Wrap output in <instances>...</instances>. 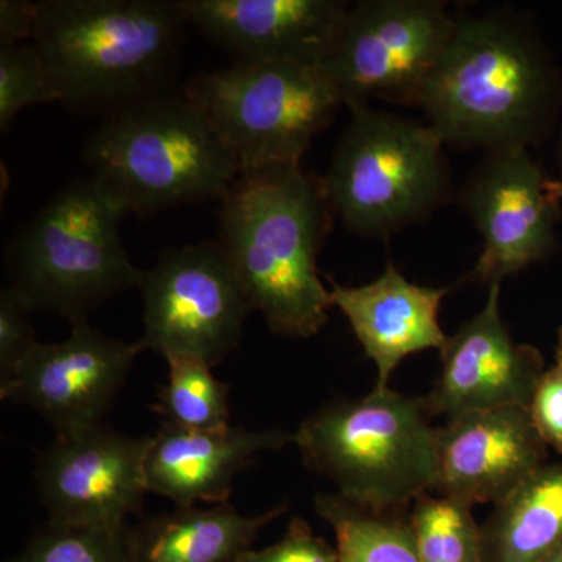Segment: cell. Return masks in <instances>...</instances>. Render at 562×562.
Here are the masks:
<instances>
[{"mask_svg": "<svg viewBox=\"0 0 562 562\" xmlns=\"http://www.w3.org/2000/svg\"><path fill=\"white\" fill-rule=\"evenodd\" d=\"M331 220L322 180L301 165L241 171L221 201L217 241L276 335L312 338L327 324L317 257Z\"/></svg>", "mask_w": 562, "mask_h": 562, "instance_id": "1", "label": "cell"}, {"mask_svg": "<svg viewBox=\"0 0 562 562\" xmlns=\"http://www.w3.org/2000/svg\"><path fill=\"white\" fill-rule=\"evenodd\" d=\"M188 25L180 0H43L32 43L61 103L109 117L177 91Z\"/></svg>", "mask_w": 562, "mask_h": 562, "instance_id": "2", "label": "cell"}, {"mask_svg": "<svg viewBox=\"0 0 562 562\" xmlns=\"http://www.w3.org/2000/svg\"><path fill=\"white\" fill-rule=\"evenodd\" d=\"M560 99L541 44L506 14L464 16L419 95L443 144L490 151L527 149Z\"/></svg>", "mask_w": 562, "mask_h": 562, "instance_id": "3", "label": "cell"}, {"mask_svg": "<svg viewBox=\"0 0 562 562\" xmlns=\"http://www.w3.org/2000/svg\"><path fill=\"white\" fill-rule=\"evenodd\" d=\"M83 162L125 213L222 201L241 173L238 158L183 88L105 117Z\"/></svg>", "mask_w": 562, "mask_h": 562, "instance_id": "4", "label": "cell"}, {"mask_svg": "<svg viewBox=\"0 0 562 562\" xmlns=\"http://www.w3.org/2000/svg\"><path fill=\"white\" fill-rule=\"evenodd\" d=\"M424 397L387 387L322 406L292 442L336 494L376 513H402L438 479V428Z\"/></svg>", "mask_w": 562, "mask_h": 562, "instance_id": "5", "label": "cell"}, {"mask_svg": "<svg viewBox=\"0 0 562 562\" xmlns=\"http://www.w3.org/2000/svg\"><path fill=\"white\" fill-rule=\"evenodd\" d=\"M125 211L92 177L70 181L14 233L7 247L10 286L35 312L88 321L95 308L139 288L143 272L121 238Z\"/></svg>", "mask_w": 562, "mask_h": 562, "instance_id": "6", "label": "cell"}, {"mask_svg": "<svg viewBox=\"0 0 562 562\" xmlns=\"http://www.w3.org/2000/svg\"><path fill=\"white\" fill-rule=\"evenodd\" d=\"M346 106L349 125L321 179L333 214L362 236L391 235L427 216L449 188L441 136L368 103Z\"/></svg>", "mask_w": 562, "mask_h": 562, "instance_id": "7", "label": "cell"}, {"mask_svg": "<svg viewBox=\"0 0 562 562\" xmlns=\"http://www.w3.org/2000/svg\"><path fill=\"white\" fill-rule=\"evenodd\" d=\"M183 92L238 158L241 171L301 165L344 105L322 65L260 63L201 74Z\"/></svg>", "mask_w": 562, "mask_h": 562, "instance_id": "8", "label": "cell"}, {"mask_svg": "<svg viewBox=\"0 0 562 562\" xmlns=\"http://www.w3.org/2000/svg\"><path fill=\"white\" fill-rule=\"evenodd\" d=\"M139 346L166 361L191 357L211 368L241 346L251 310L220 241L162 251L143 272Z\"/></svg>", "mask_w": 562, "mask_h": 562, "instance_id": "9", "label": "cell"}, {"mask_svg": "<svg viewBox=\"0 0 562 562\" xmlns=\"http://www.w3.org/2000/svg\"><path fill=\"white\" fill-rule=\"evenodd\" d=\"M454 22L436 0H361L350 7L322 68L341 91L344 105L369 99L416 105Z\"/></svg>", "mask_w": 562, "mask_h": 562, "instance_id": "10", "label": "cell"}, {"mask_svg": "<svg viewBox=\"0 0 562 562\" xmlns=\"http://www.w3.org/2000/svg\"><path fill=\"white\" fill-rule=\"evenodd\" d=\"M151 436L122 435L105 422L58 432L41 454L35 482L54 525L128 527L149 494L146 460Z\"/></svg>", "mask_w": 562, "mask_h": 562, "instance_id": "11", "label": "cell"}, {"mask_svg": "<svg viewBox=\"0 0 562 562\" xmlns=\"http://www.w3.org/2000/svg\"><path fill=\"white\" fill-rule=\"evenodd\" d=\"M140 351L139 342L111 338L88 321L74 322L68 338L33 347L0 386V398L29 406L57 435L102 424Z\"/></svg>", "mask_w": 562, "mask_h": 562, "instance_id": "12", "label": "cell"}, {"mask_svg": "<svg viewBox=\"0 0 562 562\" xmlns=\"http://www.w3.org/2000/svg\"><path fill=\"white\" fill-rule=\"evenodd\" d=\"M527 149L490 151L472 176L462 205L482 233L483 251L472 272L482 283H502L554 249L560 205Z\"/></svg>", "mask_w": 562, "mask_h": 562, "instance_id": "13", "label": "cell"}, {"mask_svg": "<svg viewBox=\"0 0 562 562\" xmlns=\"http://www.w3.org/2000/svg\"><path fill=\"white\" fill-rule=\"evenodd\" d=\"M188 24L235 65H324L350 7L338 0H180Z\"/></svg>", "mask_w": 562, "mask_h": 562, "instance_id": "14", "label": "cell"}, {"mask_svg": "<svg viewBox=\"0 0 562 562\" xmlns=\"http://www.w3.org/2000/svg\"><path fill=\"white\" fill-rule=\"evenodd\" d=\"M502 283L490 286L482 312L461 325L441 351L442 371L424 397L430 416L447 420L503 406H525L546 372L541 351L517 344L501 314Z\"/></svg>", "mask_w": 562, "mask_h": 562, "instance_id": "15", "label": "cell"}, {"mask_svg": "<svg viewBox=\"0 0 562 562\" xmlns=\"http://www.w3.org/2000/svg\"><path fill=\"white\" fill-rule=\"evenodd\" d=\"M547 449L525 406L462 414L438 428L435 491L465 503H501L547 464Z\"/></svg>", "mask_w": 562, "mask_h": 562, "instance_id": "16", "label": "cell"}, {"mask_svg": "<svg viewBox=\"0 0 562 562\" xmlns=\"http://www.w3.org/2000/svg\"><path fill=\"white\" fill-rule=\"evenodd\" d=\"M447 288H427L405 279L395 266L357 288L333 283L331 305L349 321L362 350L376 368V386L390 379L409 355L442 351L449 336L439 325V308Z\"/></svg>", "mask_w": 562, "mask_h": 562, "instance_id": "17", "label": "cell"}, {"mask_svg": "<svg viewBox=\"0 0 562 562\" xmlns=\"http://www.w3.org/2000/svg\"><path fill=\"white\" fill-rule=\"evenodd\" d=\"M291 442L292 435L280 430L187 431L161 425L147 454V490L177 508L228 503L236 475L258 453L279 452Z\"/></svg>", "mask_w": 562, "mask_h": 562, "instance_id": "18", "label": "cell"}, {"mask_svg": "<svg viewBox=\"0 0 562 562\" xmlns=\"http://www.w3.org/2000/svg\"><path fill=\"white\" fill-rule=\"evenodd\" d=\"M286 509L279 505L243 516L231 502L209 508L181 506L128 527V553L132 562H238L262 528Z\"/></svg>", "mask_w": 562, "mask_h": 562, "instance_id": "19", "label": "cell"}, {"mask_svg": "<svg viewBox=\"0 0 562 562\" xmlns=\"http://www.w3.org/2000/svg\"><path fill=\"white\" fill-rule=\"evenodd\" d=\"M483 562H541L562 543V462L543 464L482 527Z\"/></svg>", "mask_w": 562, "mask_h": 562, "instance_id": "20", "label": "cell"}, {"mask_svg": "<svg viewBox=\"0 0 562 562\" xmlns=\"http://www.w3.org/2000/svg\"><path fill=\"white\" fill-rule=\"evenodd\" d=\"M316 513L335 531L341 562H422L408 516L376 513L339 494H319Z\"/></svg>", "mask_w": 562, "mask_h": 562, "instance_id": "21", "label": "cell"}, {"mask_svg": "<svg viewBox=\"0 0 562 562\" xmlns=\"http://www.w3.org/2000/svg\"><path fill=\"white\" fill-rule=\"evenodd\" d=\"M168 380L158 392L155 413L162 425L187 431L227 430L231 386L221 382L205 361L191 357L168 360Z\"/></svg>", "mask_w": 562, "mask_h": 562, "instance_id": "22", "label": "cell"}, {"mask_svg": "<svg viewBox=\"0 0 562 562\" xmlns=\"http://www.w3.org/2000/svg\"><path fill=\"white\" fill-rule=\"evenodd\" d=\"M408 522L422 562H483L482 528L472 506L425 492L414 501Z\"/></svg>", "mask_w": 562, "mask_h": 562, "instance_id": "23", "label": "cell"}, {"mask_svg": "<svg viewBox=\"0 0 562 562\" xmlns=\"http://www.w3.org/2000/svg\"><path fill=\"white\" fill-rule=\"evenodd\" d=\"M127 532L47 522L9 562H132Z\"/></svg>", "mask_w": 562, "mask_h": 562, "instance_id": "24", "label": "cell"}, {"mask_svg": "<svg viewBox=\"0 0 562 562\" xmlns=\"http://www.w3.org/2000/svg\"><path fill=\"white\" fill-rule=\"evenodd\" d=\"M54 102L60 94L35 44L0 47V132H9L21 111Z\"/></svg>", "mask_w": 562, "mask_h": 562, "instance_id": "25", "label": "cell"}, {"mask_svg": "<svg viewBox=\"0 0 562 562\" xmlns=\"http://www.w3.org/2000/svg\"><path fill=\"white\" fill-rule=\"evenodd\" d=\"M31 302L16 288L0 291V386L10 382L36 341Z\"/></svg>", "mask_w": 562, "mask_h": 562, "instance_id": "26", "label": "cell"}, {"mask_svg": "<svg viewBox=\"0 0 562 562\" xmlns=\"http://www.w3.org/2000/svg\"><path fill=\"white\" fill-rule=\"evenodd\" d=\"M238 562H341L336 546L317 536L305 520L294 517L286 535L273 546L243 554Z\"/></svg>", "mask_w": 562, "mask_h": 562, "instance_id": "27", "label": "cell"}, {"mask_svg": "<svg viewBox=\"0 0 562 562\" xmlns=\"http://www.w3.org/2000/svg\"><path fill=\"white\" fill-rule=\"evenodd\" d=\"M528 412L543 443L562 454V373L554 366L536 384Z\"/></svg>", "mask_w": 562, "mask_h": 562, "instance_id": "28", "label": "cell"}, {"mask_svg": "<svg viewBox=\"0 0 562 562\" xmlns=\"http://www.w3.org/2000/svg\"><path fill=\"white\" fill-rule=\"evenodd\" d=\"M38 2L2 0L0 2V47L24 44L33 38Z\"/></svg>", "mask_w": 562, "mask_h": 562, "instance_id": "29", "label": "cell"}, {"mask_svg": "<svg viewBox=\"0 0 562 562\" xmlns=\"http://www.w3.org/2000/svg\"><path fill=\"white\" fill-rule=\"evenodd\" d=\"M546 191L549 194V198L552 199V202L560 203L562 202V179L561 180H546Z\"/></svg>", "mask_w": 562, "mask_h": 562, "instance_id": "30", "label": "cell"}, {"mask_svg": "<svg viewBox=\"0 0 562 562\" xmlns=\"http://www.w3.org/2000/svg\"><path fill=\"white\" fill-rule=\"evenodd\" d=\"M554 358H557V364L554 368L562 373V327L558 331L557 350H554Z\"/></svg>", "mask_w": 562, "mask_h": 562, "instance_id": "31", "label": "cell"}, {"mask_svg": "<svg viewBox=\"0 0 562 562\" xmlns=\"http://www.w3.org/2000/svg\"><path fill=\"white\" fill-rule=\"evenodd\" d=\"M541 562H562V543L554 552L550 553L549 557L543 558Z\"/></svg>", "mask_w": 562, "mask_h": 562, "instance_id": "32", "label": "cell"}]
</instances>
